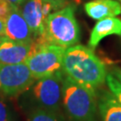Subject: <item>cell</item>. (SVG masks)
<instances>
[{
  "label": "cell",
  "instance_id": "obj_1",
  "mask_svg": "<svg viewBox=\"0 0 121 121\" xmlns=\"http://www.w3.org/2000/svg\"><path fill=\"white\" fill-rule=\"evenodd\" d=\"M62 71L65 76L94 91L106 82L108 74L105 65L93 50L79 44L65 49Z\"/></svg>",
  "mask_w": 121,
  "mask_h": 121
},
{
  "label": "cell",
  "instance_id": "obj_2",
  "mask_svg": "<svg viewBox=\"0 0 121 121\" xmlns=\"http://www.w3.org/2000/svg\"><path fill=\"white\" fill-rule=\"evenodd\" d=\"M43 36L49 43L64 48L79 42L80 27L74 15L73 5H66L51 13L46 18Z\"/></svg>",
  "mask_w": 121,
  "mask_h": 121
},
{
  "label": "cell",
  "instance_id": "obj_3",
  "mask_svg": "<svg viewBox=\"0 0 121 121\" xmlns=\"http://www.w3.org/2000/svg\"><path fill=\"white\" fill-rule=\"evenodd\" d=\"M63 105L73 121H93L96 114V92L65 76L63 82Z\"/></svg>",
  "mask_w": 121,
  "mask_h": 121
},
{
  "label": "cell",
  "instance_id": "obj_4",
  "mask_svg": "<svg viewBox=\"0 0 121 121\" xmlns=\"http://www.w3.org/2000/svg\"><path fill=\"white\" fill-rule=\"evenodd\" d=\"M65 48L49 43L43 35L34 38L30 56L26 59L35 80L49 76L62 70L63 55Z\"/></svg>",
  "mask_w": 121,
  "mask_h": 121
},
{
  "label": "cell",
  "instance_id": "obj_5",
  "mask_svg": "<svg viewBox=\"0 0 121 121\" xmlns=\"http://www.w3.org/2000/svg\"><path fill=\"white\" fill-rule=\"evenodd\" d=\"M35 78L25 63L16 65L0 64V91L15 96L33 85Z\"/></svg>",
  "mask_w": 121,
  "mask_h": 121
},
{
  "label": "cell",
  "instance_id": "obj_6",
  "mask_svg": "<svg viewBox=\"0 0 121 121\" xmlns=\"http://www.w3.org/2000/svg\"><path fill=\"white\" fill-rule=\"evenodd\" d=\"M65 74L63 71L38 79L33 83L32 93L42 107L49 111L58 108L63 96V82Z\"/></svg>",
  "mask_w": 121,
  "mask_h": 121
},
{
  "label": "cell",
  "instance_id": "obj_7",
  "mask_svg": "<svg viewBox=\"0 0 121 121\" xmlns=\"http://www.w3.org/2000/svg\"><path fill=\"white\" fill-rule=\"evenodd\" d=\"M5 36L8 39L20 42H32L34 35L23 17L19 6L14 5L4 22Z\"/></svg>",
  "mask_w": 121,
  "mask_h": 121
},
{
  "label": "cell",
  "instance_id": "obj_8",
  "mask_svg": "<svg viewBox=\"0 0 121 121\" xmlns=\"http://www.w3.org/2000/svg\"><path fill=\"white\" fill-rule=\"evenodd\" d=\"M32 42H20L4 39L0 45V64L16 65L25 63L30 56Z\"/></svg>",
  "mask_w": 121,
  "mask_h": 121
},
{
  "label": "cell",
  "instance_id": "obj_9",
  "mask_svg": "<svg viewBox=\"0 0 121 121\" xmlns=\"http://www.w3.org/2000/svg\"><path fill=\"white\" fill-rule=\"evenodd\" d=\"M21 11L34 38L42 36L45 30V20L47 18L43 12V0H27Z\"/></svg>",
  "mask_w": 121,
  "mask_h": 121
},
{
  "label": "cell",
  "instance_id": "obj_10",
  "mask_svg": "<svg viewBox=\"0 0 121 121\" xmlns=\"http://www.w3.org/2000/svg\"><path fill=\"white\" fill-rule=\"evenodd\" d=\"M87 15L93 20L115 17L121 13V4L117 0H91L84 4Z\"/></svg>",
  "mask_w": 121,
  "mask_h": 121
},
{
  "label": "cell",
  "instance_id": "obj_11",
  "mask_svg": "<svg viewBox=\"0 0 121 121\" xmlns=\"http://www.w3.org/2000/svg\"><path fill=\"white\" fill-rule=\"evenodd\" d=\"M109 35L121 36L120 19L116 17H108L97 22L90 35L88 42L89 47L91 49H94L105 37Z\"/></svg>",
  "mask_w": 121,
  "mask_h": 121
},
{
  "label": "cell",
  "instance_id": "obj_12",
  "mask_svg": "<svg viewBox=\"0 0 121 121\" xmlns=\"http://www.w3.org/2000/svg\"><path fill=\"white\" fill-rule=\"evenodd\" d=\"M102 121H121V105L110 91H103L98 100Z\"/></svg>",
  "mask_w": 121,
  "mask_h": 121
},
{
  "label": "cell",
  "instance_id": "obj_13",
  "mask_svg": "<svg viewBox=\"0 0 121 121\" xmlns=\"http://www.w3.org/2000/svg\"><path fill=\"white\" fill-rule=\"evenodd\" d=\"M106 83L108 84L109 91L114 95V97L121 105V82L109 73L107 74Z\"/></svg>",
  "mask_w": 121,
  "mask_h": 121
},
{
  "label": "cell",
  "instance_id": "obj_14",
  "mask_svg": "<svg viewBox=\"0 0 121 121\" xmlns=\"http://www.w3.org/2000/svg\"><path fill=\"white\" fill-rule=\"evenodd\" d=\"M29 121H61V119L52 111L39 109L30 115Z\"/></svg>",
  "mask_w": 121,
  "mask_h": 121
},
{
  "label": "cell",
  "instance_id": "obj_15",
  "mask_svg": "<svg viewBox=\"0 0 121 121\" xmlns=\"http://www.w3.org/2000/svg\"><path fill=\"white\" fill-rule=\"evenodd\" d=\"M14 4L10 3L7 0H0V20L5 22L8 15L12 12Z\"/></svg>",
  "mask_w": 121,
  "mask_h": 121
},
{
  "label": "cell",
  "instance_id": "obj_16",
  "mask_svg": "<svg viewBox=\"0 0 121 121\" xmlns=\"http://www.w3.org/2000/svg\"><path fill=\"white\" fill-rule=\"evenodd\" d=\"M44 2H48L52 5L54 10H60L61 8L66 6V1L67 0H43Z\"/></svg>",
  "mask_w": 121,
  "mask_h": 121
},
{
  "label": "cell",
  "instance_id": "obj_17",
  "mask_svg": "<svg viewBox=\"0 0 121 121\" xmlns=\"http://www.w3.org/2000/svg\"><path fill=\"white\" fill-rule=\"evenodd\" d=\"M0 121H8V116H7V110L2 101H0Z\"/></svg>",
  "mask_w": 121,
  "mask_h": 121
},
{
  "label": "cell",
  "instance_id": "obj_18",
  "mask_svg": "<svg viewBox=\"0 0 121 121\" xmlns=\"http://www.w3.org/2000/svg\"><path fill=\"white\" fill-rule=\"evenodd\" d=\"M110 73H111L115 78H117V80L121 82V69L120 68H118V67H114V68L110 71Z\"/></svg>",
  "mask_w": 121,
  "mask_h": 121
},
{
  "label": "cell",
  "instance_id": "obj_19",
  "mask_svg": "<svg viewBox=\"0 0 121 121\" xmlns=\"http://www.w3.org/2000/svg\"><path fill=\"white\" fill-rule=\"evenodd\" d=\"M7 1H9L10 3H12V4H14V5L19 6V5H21L22 4H23L25 0H7Z\"/></svg>",
  "mask_w": 121,
  "mask_h": 121
},
{
  "label": "cell",
  "instance_id": "obj_20",
  "mask_svg": "<svg viewBox=\"0 0 121 121\" xmlns=\"http://www.w3.org/2000/svg\"><path fill=\"white\" fill-rule=\"evenodd\" d=\"M0 35L5 36V30H4V22L0 20Z\"/></svg>",
  "mask_w": 121,
  "mask_h": 121
},
{
  "label": "cell",
  "instance_id": "obj_21",
  "mask_svg": "<svg viewBox=\"0 0 121 121\" xmlns=\"http://www.w3.org/2000/svg\"><path fill=\"white\" fill-rule=\"evenodd\" d=\"M7 39V37L6 36H3V35H0V45H1V43L4 41V39Z\"/></svg>",
  "mask_w": 121,
  "mask_h": 121
},
{
  "label": "cell",
  "instance_id": "obj_22",
  "mask_svg": "<svg viewBox=\"0 0 121 121\" xmlns=\"http://www.w3.org/2000/svg\"><path fill=\"white\" fill-rule=\"evenodd\" d=\"M117 1L118 2V3H120V4H121V0H117Z\"/></svg>",
  "mask_w": 121,
  "mask_h": 121
}]
</instances>
